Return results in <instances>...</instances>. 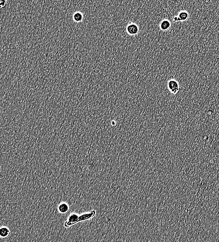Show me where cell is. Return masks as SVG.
Wrapping results in <instances>:
<instances>
[{
	"mask_svg": "<svg viewBox=\"0 0 219 242\" xmlns=\"http://www.w3.org/2000/svg\"><path fill=\"white\" fill-rule=\"evenodd\" d=\"M96 215V211H95V209H92L88 212L82 213L79 216V218L77 219V223L89 221L94 218Z\"/></svg>",
	"mask_w": 219,
	"mask_h": 242,
	"instance_id": "1",
	"label": "cell"
},
{
	"mask_svg": "<svg viewBox=\"0 0 219 242\" xmlns=\"http://www.w3.org/2000/svg\"><path fill=\"white\" fill-rule=\"evenodd\" d=\"M126 29L127 34L131 36L137 35L139 32L138 26L136 24L132 23L131 21H129Z\"/></svg>",
	"mask_w": 219,
	"mask_h": 242,
	"instance_id": "2",
	"label": "cell"
},
{
	"mask_svg": "<svg viewBox=\"0 0 219 242\" xmlns=\"http://www.w3.org/2000/svg\"><path fill=\"white\" fill-rule=\"evenodd\" d=\"M168 88L171 93L176 94L179 90V84L178 82L175 80H170L168 82Z\"/></svg>",
	"mask_w": 219,
	"mask_h": 242,
	"instance_id": "3",
	"label": "cell"
},
{
	"mask_svg": "<svg viewBox=\"0 0 219 242\" xmlns=\"http://www.w3.org/2000/svg\"><path fill=\"white\" fill-rule=\"evenodd\" d=\"M79 216L76 213H72L68 216V219L67 221L65 223V227L69 228V227L72 226L76 225L77 223V221Z\"/></svg>",
	"mask_w": 219,
	"mask_h": 242,
	"instance_id": "4",
	"label": "cell"
},
{
	"mask_svg": "<svg viewBox=\"0 0 219 242\" xmlns=\"http://www.w3.org/2000/svg\"><path fill=\"white\" fill-rule=\"evenodd\" d=\"M69 209V206L66 202H62L58 206V211L62 214H67Z\"/></svg>",
	"mask_w": 219,
	"mask_h": 242,
	"instance_id": "5",
	"label": "cell"
},
{
	"mask_svg": "<svg viewBox=\"0 0 219 242\" xmlns=\"http://www.w3.org/2000/svg\"><path fill=\"white\" fill-rule=\"evenodd\" d=\"M189 15L188 12L181 11L179 14L178 17H176L174 18L175 21H186L188 19Z\"/></svg>",
	"mask_w": 219,
	"mask_h": 242,
	"instance_id": "6",
	"label": "cell"
},
{
	"mask_svg": "<svg viewBox=\"0 0 219 242\" xmlns=\"http://www.w3.org/2000/svg\"><path fill=\"white\" fill-rule=\"evenodd\" d=\"M73 20L76 23H80L83 21V14L79 11H76L72 15Z\"/></svg>",
	"mask_w": 219,
	"mask_h": 242,
	"instance_id": "7",
	"label": "cell"
},
{
	"mask_svg": "<svg viewBox=\"0 0 219 242\" xmlns=\"http://www.w3.org/2000/svg\"><path fill=\"white\" fill-rule=\"evenodd\" d=\"M171 27L170 21L167 20H163L160 24V28L162 31H166L168 30Z\"/></svg>",
	"mask_w": 219,
	"mask_h": 242,
	"instance_id": "8",
	"label": "cell"
},
{
	"mask_svg": "<svg viewBox=\"0 0 219 242\" xmlns=\"http://www.w3.org/2000/svg\"><path fill=\"white\" fill-rule=\"evenodd\" d=\"M10 232V230L7 227H3L0 228V237L1 238H6L9 236Z\"/></svg>",
	"mask_w": 219,
	"mask_h": 242,
	"instance_id": "9",
	"label": "cell"
},
{
	"mask_svg": "<svg viewBox=\"0 0 219 242\" xmlns=\"http://www.w3.org/2000/svg\"><path fill=\"white\" fill-rule=\"evenodd\" d=\"M7 3V0H0V9L5 7Z\"/></svg>",
	"mask_w": 219,
	"mask_h": 242,
	"instance_id": "10",
	"label": "cell"
}]
</instances>
